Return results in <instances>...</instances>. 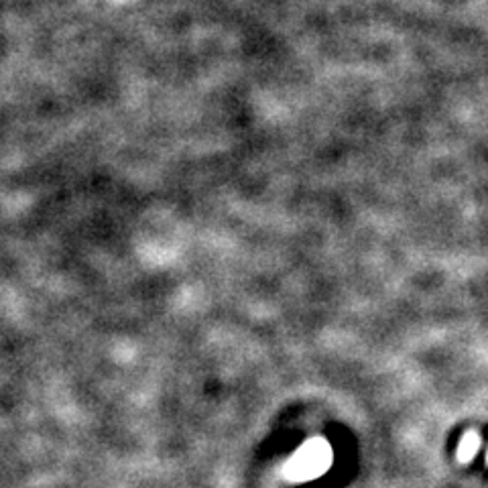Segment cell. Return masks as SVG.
I'll list each match as a JSON object with an SVG mask.
<instances>
[{
	"label": "cell",
	"mask_w": 488,
	"mask_h": 488,
	"mask_svg": "<svg viewBox=\"0 0 488 488\" xmlns=\"http://www.w3.org/2000/svg\"><path fill=\"white\" fill-rule=\"evenodd\" d=\"M487 460H488V456H487Z\"/></svg>",
	"instance_id": "cell-3"
},
{
	"label": "cell",
	"mask_w": 488,
	"mask_h": 488,
	"mask_svg": "<svg viewBox=\"0 0 488 488\" xmlns=\"http://www.w3.org/2000/svg\"><path fill=\"white\" fill-rule=\"evenodd\" d=\"M478 448H480V437L476 434H466L464 439L460 441V448H458V460L460 462H470L478 452Z\"/></svg>",
	"instance_id": "cell-2"
},
{
	"label": "cell",
	"mask_w": 488,
	"mask_h": 488,
	"mask_svg": "<svg viewBox=\"0 0 488 488\" xmlns=\"http://www.w3.org/2000/svg\"><path fill=\"white\" fill-rule=\"evenodd\" d=\"M331 464V448L330 444L322 437H314L307 444L299 448V452L291 458L287 464V476L295 482L303 480H314L322 476L324 472L330 468Z\"/></svg>",
	"instance_id": "cell-1"
}]
</instances>
